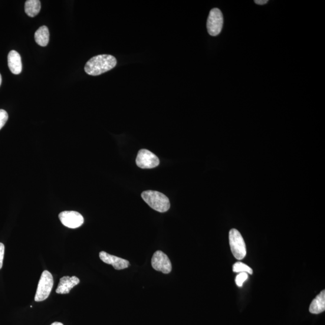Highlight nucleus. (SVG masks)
I'll return each mask as SVG.
<instances>
[{
	"instance_id": "nucleus-16",
	"label": "nucleus",
	"mask_w": 325,
	"mask_h": 325,
	"mask_svg": "<svg viewBox=\"0 0 325 325\" xmlns=\"http://www.w3.org/2000/svg\"><path fill=\"white\" fill-rule=\"evenodd\" d=\"M248 275L246 272H242V273H239L235 277V283L238 287H242L244 282L247 280Z\"/></svg>"
},
{
	"instance_id": "nucleus-8",
	"label": "nucleus",
	"mask_w": 325,
	"mask_h": 325,
	"mask_svg": "<svg viewBox=\"0 0 325 325\" xmlns=\"http://www.w3.org/2000/svg\"><path fill=\"white\" fill-rule=\"evenodd\" d=\"M62 224L70 228H77L84 223L83 216L79 213L74 211H65L58 215Z\"/></svg>"
},
{
	"instance_id": "nucleus-14",
	"label": "nucleus",
	"mask_w": 325,
	"mask_h": 325,
	"mask_svg": "<svg viewBox=\"0 0 325 325\" xmlns=\"http://www.w3.org/2000/svg\"><path fill=\"white\" fill-rule=\"evenodd\" d=\"M41 9V2L39 0H27L25 3V12L29 17H35Z\"/></svg>"
},
{
	"instance_id": "nucleus-10",
	"label": "nucleus",
	"mask_w": 325,
	"mask_h": 325,
	"mask_svg": "<svg viewBox=\"0 0 325 325\" xmlns=\"http://www.w3.org/2000/svg\"><path fill=\"white\" fill-rule=\"evenodd\" d=\"M80 283V280L77 277H70L67 276L60 279L56 293L58 294H68L70 293L71 289Z\"/></svg>"
},
{
	"instance_id": "nucleus-13",
	"label": "nucleus",
	"mask_w": 325,
	"mask_h": 325,
	"mask_svg": "<svg viewBox=\"0 0 325 325\" xmlns=\"http://www.w3.org/2000/svg\"><path fill=\"white\" fill-rule=\"evenodd\" d=\"M36 43L41 47H46L50 40V33L47 26L43 25L39 28L35 34Z\"/></svg>"
},
{
	"instance_id": "nucleus-11",
	"label": "nucleus",
	"mask_w": 325,
	"mask_h": 325,
	"mask_svg": "<svg viewBox=\"0 0 325 325\" xmlns=\"http://www.w3.org/2000/svg\"><path fill=\"white\" fill-rule=\"evenodd\" d=\"M8 66L13 74L18 75L21 73L22 69L21 57L17 51L12 50L9 52Z\"/></svg>"
},
{
	"instance_id": "nucleus-12",
	"label": "nucleus",
	"mask_w": 325,
	"mask_h": 325,
	"mask_svg": "<svg viewBox=\"0 0 325 325\" xmlns=\"http://www.w3.org/2000/svg\"><path fill=\"white\" fill-rule=\"evenodd\" d=\"M311 314H318L325 310V290H323L312 301L310 306Z\"/></svg>"
},
{
	"instance_id": "nucleus-5",
	"label": "nucleus",
	"mask_w": 325,
	"mask_h": 325,
	"mask_svg": "<svg viewBox=\"0 0 325 325\" xmlns=\"http://www.w3.org/2000/svg\"><path fill=\"white\" fill-rule=\"evenodd\" d=\"M224 23L222 13L218 8H214L210 12L206 28L210 35L216 36L221 34Z\"/></svg>"
},
{
	"instance_id": "nucleus-21",
	"label": "nucleus",
	"mask_w": 325,
	"mask_h": 325,
	"mask_svg": "<svg viewBox=\"0 0 325 325\" xmlns=\"http://www.w3.org/2000/svg\"><path fill=\"white\" fill-rule=\"evenodd\" d=\"M2 82V77L1 74H0V86H1Z\"/></svg>"
},
{
	"instance_id": "nucleus-1",
	"label": "nucleus",
	"mask_w": 325,
	"mask_h": 325,
	"mask_svg": "<svg viewBox=\"0 0 325 325\" xmlns=\"http://www.w3.org/2000/svg\"><path fill=\"white\" fill-rule=\"evenodd\" d=\"M117 61L111 55H98L91 58L85 65L84 71L93 76H97L116 67Z\"/></svg>"
},
{
	"instance_id": "nucleus-18",
	"label": "nucleus",
	"mask_w": 325,
	"mask_h": 325,
	"mask_svg": "<svg viewBox=\"0 0 325 325\" xmlns=\"http://www.w3.org/2000/svg\"><path fill=\"white\" fill-rule=\"evenodd\" d=\"M5 254V245L0 243V269L3 267V258Z\"/></svg>"
},
{
	"instance_id": "nucleus-4",
	"label": "nucleus",
	"mask_w": 325,
	"mask_h": 325,
	"mask_svg": "<svg viewBox=\"0 0 325 325\" xmlns=\"http://www.w3.org/2000/svg\"><path fill=\"white\" fill-rule=\"evenodd\" d=\"M53 284V277L50 272L48 271H44L39 282L35 301L41 302L47 300L50 296Z\"/></svg>"
},
{
	"instance_id": "nucleus-6",
	"label": "nucleus",
	"mask_w": 325,
	"mask_h": 325,
	"mask_svg": "<svg viewBox=\"0 0 325 325\" xmlns=\"http://www.w3.org/2000/svg\"><path fill=\"white\" fill-rule=\"evenodd\" d=\"M160 161L155 154L147 150H141L137 154L136 164L142 169H152L159 166Z\"/></svg>"
},
{
	"instance_id": "nucleus-15",
	"label": "nucleus",
	"mask_w": 325,
	"mask_h": 325,
	"mask_svg": "<svg viewBox=\"0 0 325 325\" xmlns=\"http://www.w3.org/2000/svg\"><path fill=\"white\" fill-rule=\"evenodd\" d=\"M232 270L233 272H235V273L246 272V273L251 275L253 273L252 269L242 262H235V263L233 265Z\"/></svg>"
},
{
	"instance_id": "nucleus-7",
	"label": "nucleus",
	"mask_w": 325,
	"mask_h": 325,
	"mask_svg": "<svg viewBox=\"0 0 325 325\" xmlns=\"http://www.w3.org/2000/svg\"><path fill=\"white\" fill-rule=\"evenodd\" d=\"M152 264L156 271L162 272L163 274H169L172 271L171 262L167 255L162 251H157L154 253Z\"/></svg>"
},
{
	"instance_id": "nucleus-9",
	"label": "nucleus",
	"mask_w": 325,
	"mask_h": 325,
	"mask_svg": "<svg viewBox=\"0 0 325 325\" xmlns=\"http://www.w3.org/2000/svg\"><path fill=\"white\" fill-rule=\"evenodd\" d=\"M100 258L105 263L113 265L116 270H123L130 267L129 261L116 257L108 253L102 251L100 253Z\"/></svg>"
},
{
	"instance_id": "nucleus-3",
	"label": "nucleus",
	"mask_w": 325,
	"mask_h": 325,
	"mask_svg": "<svg viewBox=\"0 0 325 325\" xmlns=\"http://www.w3.org/2000/svg\"><path fill=\"white\" fill-rule=\"evenodd\" d=\"M229 245L233 255L237 260L244 259L246 255V244L241 233L235 229H231L229 233Z\"/></svg>"
},
{
	"instance_id": "nucleus-2",
	"label": "nucleus",
	"mask_w": 325,
	"mask_h": 325,
	"mask_svg": "<svg viewBox=\"0 0 325 325\" xmlns=\"http://www.w3.org/2000/svg\"><path fill=\"white\" fill-rule=\"evenodd\" d=\"M142 198L150 208L157 212L164 213L170 209L169 200L162 193L147 190L142 193Z\"/></svg>"
},
{
	"instance_id": "nucleus-17",
	"label": "nucleus",
	"mask_w": 325,
	"mask_h": 325,
	"mask_svg": "<svg viewBox=\"0 0 325 325\" xmlns=\"http://www.w3.org/2000/svg\"><path fill=\"white\" fill-rule=\"evenodd\" d=\"M8 114L7 111L5 110L0 109V130L2 129L3 127L8 120Z\"/></svg>"
},
{
	"instance_id": "nucleus-20",
	"label": "nucleus",
	"mask_w": 325,
	"mask_h": 325,
	"mask_svg": "<svg viewBox=\"0 0 325 325\" xmlns=\"http://www.w3.org/2000/svg\"><path fill=\"white\" fill-rule=\"evenodd\" d=\"M51 325H64V324L62 323L61 322H57V321H55V322H54L53 323L51 324Z\"/></svg>"
},
{
	"instance_id": "nucleus-19",
	"label": "nucleus",
	"mask_w": 325,
	"mask_h": 325,
	"mask_svg": "<svg viewBox=\"0 0 325 325\" xmlns=\"http://www.w3.org/2000/svg\"><path fill=\"white\" fill-rule=\"evenodd\" d=\"M255 4L258 5H264L268 2V0H255L254 2Z\"/></svg>"
}]
</instances>
